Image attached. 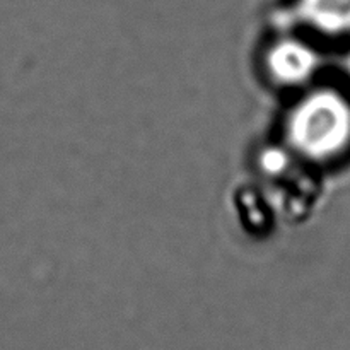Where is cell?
Listing matches in <instances>:
<instances>
[{
    "instance_id": "6da1fadb",
    "label": "cell",
    "mask_w": 350,
    "mask_h": 350,
    "mask_svg": "<svg viewBox=\"0 0 350 350\" xmlns=\"http://www.w3.org/2000/svg\"><path fill=\"white\" fill-rule=\"evenodd\" d=\"M286 149L299 159L327 164L350 149V99L328 85L304 91L284 120Z\"/></svg>"
},
{
    "instance_id": "7a4b0ae2",
    "label": "cell",
    "mask_w": 350,
    "mask_h": 350,
    "mask_svg": "<svg viewBox=\"0 0 350 350\" xmlns=\"http://www.w3.org/2000/svg\"><path fill=\"white\" fill-rule=\"evenodd\" d=\"M289 29V27H286ZM267 75L279 88L299 89L317 77L321 55L313 43L296 29L277 36L263 55Z\"/></svg>"
},
{
    "instance_id": "3957f363",
    "label": "cell",
    "mask_w": 350,
    "mask_h": 350,
    "mask_svg": "<svg viewBox=\"0 0 350 350\" xmlns=\"http://www.w3.org/2000/svg\"><path fill=\"white\" fill-rule=\"evenodd\" d=\"M277 19L299 33L328 40L350 38V0H282Z\"/></svg>"
},
{
    "instance_id": "277c9868",
    "label": "cell",
    "mask_w": 350,
    "mask_h": 350,
    "mask_svg": "<svg viewBox=\"0 0 350 350\" xmlns=\"http://www.w3.org/2000/svg\"><path fill=\"white\" fill-rule=\"evenodd\" d=\"M289 154H287V156H289ZM287 156L286 154H277L275 150H272L270 154H265V156H263V166H265V170L269 171V173H277V171L284 167V164H286V159H284V157Z\"/></svg>"
},
{
    "instance_id": "5b68a950",
    "label": "cell",
    "mask_w": 350,
    "mask_h": 350,
    "mask_svg": "<svg viewBox=\"0 0 350 350\" xmlns=\"http://www.w3.org/2000/svg\"><path fill=\"white\" fill-rule=\"evenodd\" d=\"M344 68H345V72H347V77L350 79V50L347 51V55H345V58H344Z\"/></svg>"
}]
</instances>
